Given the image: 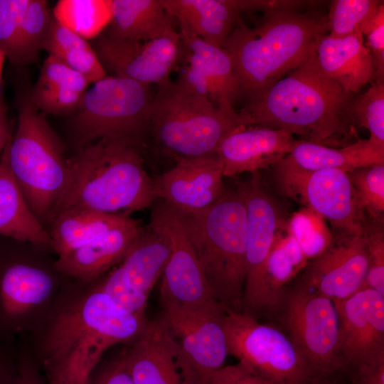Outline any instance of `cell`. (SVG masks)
Listing matches in <instances>:
<instances>
[{
    "label": "cell",
    "mask_w": 384,
    "mask_h": 384,
    "mask_svg": "<svg viewBox=\"0 0 384 384\" xmlns=\"http://www.w3.org/2000/svg\"><path fill=\"white\" fill-rule=\"evenodd\" d=\"M9 139L0 156V235L38 247H52L48 232L32 213L10 169Z\"/></svg>",
    "instance_id": "d4e9b609"
},
{
    "label": "cell",
    "mask_w": 384,
    "mask_h": 384,
    "mask_svg": "<svg viewBox=\"0 0 384 384\" xmlns=\"http://www.w3.org/2000/svg\"><path fill=\"white\" fill-rule=\"evenodd\" d=\"M17 365L0 356V384H16Z\"/></svg>",
    "instance_id": "816d5d0a"
},
{
    "label": "cell",
    "mask_w": 384,
    "mask_h": 384,
    "mask_svg": "<svg viewBox=\"0 0 384 384\" xmlns=\"http://www.w3.org/2000/svg\"><path fill=\"white\" fill-rule=\"evenodd\" d=\"M91 44L73 31L58 21L53 16L44 38L42 49L49 55L60 53L76 49L90 47Z\"/></svg>",
    "instance_id": "f6af8a7d"
},
{
    "label": "cell",
    "mask_w": 384,
    "mask_h": 384,
    "mask_svg": "<svg viewBox=\"0 0 384 384\" xmlns=\"http://www.w3.org/2000/svg\"><path fill=\"white\" fill-rule=\"evenodd\" d=\"M157 87L151 102L150 131L155 142L174 157L216 155L228 134L240 127L251 126L241 112H225L175 81Z\"/></svg>",
    "instance_id": "52a82bcc"
},
{
    "label": "cell",
    "mask_w": 384,
    "mask_h": 384,
    "mask_svg": "<svg viewBox=\"0 0 384 384\" xmlns=\"http://www.w3.org/2000/svg\"><path fill=\"white\" fill-rule=\"evenodd\" d=\"M52 15L44 0H28L18 34L16 65H28L38 58Z\"/></svg>",
    "instance_id": "d6a6232c"
},
{
    "label": "cell",
    "mask_w": 384,
    "mask_h": 384,
    "mask_svg": "<svg viewBox=\"0 0 384 384\" xmlns=\"http://www.w3.org/2000/svg\"><path fill=\"white\" fill-rule=\"evenodd\" d=\"M366 37V46L369 49L375 70V78H384V4L361 28Z\"/></svg>",
    "instance_id": "7bdbcfd3"
},
{
    "label": "cell",
    "mask_w": 384,
    "mask_h": 384,
    "mask_svg": "<svg viewBox=\"0 0 384 384\" xmlns=\"http://www.w3.org/2000/svg\"><path fill=\"white\" fill-rule=\"evenodd\" d=\"M84 94L65 89L36 85L29 90L31 100L43 115L73 114L80 108Z\"/></svg>",
    "instance_id": "f35d334b"
},
{
    "label": "cell",
    "mask_w": 384,
    "mask_h": 384,
    "mask_svg": "<svg viewBox=\"0 0 384 384\" xmlns=\"http://www.w3.org/2000/svg\"><path fill=\"white\" fill-rule=\"evenodd\" d=\"M90 85L82 75L52 55H48L44 60L35 84L38 87L61 88L82 94Z\"/></svg>",
    "instance_id": "60d3db41"
},
{
    "label": "cell",
    "mask_w": 384,
    "mask_h": 384,
    "mask_svg": "<svg viewBox=\"0 0 384 384\" xmlns=\"http://www.w3.org/2000/svg\"><path fill=\"white\" fill-rule=\"evenodd\" d=\"M336 377L332 378H315L309 384H338L336 382Z\"/></svg>",
    "instance_id": "f5cc1de1"
},
{
    "label": "cell",
    "mask_w": 384,
    "mask_h": 384,
    "mask_svg": "<svg viewBox=\"0 0 384 384\" xmlns=\"http://www.w3.org/2000/svg\"><path fill=\"white\" fill-rule=\"evenodd\" d=\"M90 44L107 75L148 85L171 80L183 57L181 38L176 30L147 41L121 40L102 33Z\"/></svg>",
    "instance_id": "9a60e30c"
},
{
    "label": "cell",
    "mask_w": 384,
    "mask_h": 384,
    "mask_svg": "<svg viewBox=\"0 0 384 384\" xmlns=\"http://www.w3.org/2000/svg\"><path fill=\"white\" fill-rule=\"evenodd\" d=\"M106 33L114 38L147 41L175 30V18L164 0H110Z\"/></svg>",
    "instance_id": "4316f807"
},
{
    "label": "cell",
    "mask_w": 384,
    "mask_h": 384,
    "mask_svg": "<svg viewBox=\"0 0 384 384\" xmlns=\"http://www.w3.org/2000/svg\"><path fill=\"white\" fill-rule=\"evenodd\" d=\"M179 34L183 57L175 82L208 98L216 107L235 114L239 82L228 53L184 31Z\"/></svg>",
    "instance_id": "e0dca14e"
},
{
    "label": "cell",
    "mask_w": 384,
    "mask_h": 384,
    "mask_svg": "<svg viewBox=\"0 0 384 384\" xmlns=\"http://www.w3.org/2000/svg\"><path fill=\"white\" fill-rule=\"evenodd\" d=\"M296 141L285 130L240 127L222 140L216 151L223 177L272 167L291 152Z\"/></svg>",
    "instance_id": "44dd1931"
},
{
    "label": "cell",
    "mask_w": 384,
    "mask_h": 384,
    "mask_svg": "<svg viewBox=\"0 0 384 384\" xmlns=\"http://www.w3.org/2000/svg\"><path fill=\"white\" fill-rule=\"evenodd\" d=\"M68 161V182L53 216L74 208L127 214L156 200L141 147L129 142L100 139L78 149Z\"/></svg>",
    "instance_id": "3957f363"
},
{
    "label": "cell",
    "mask_w": 384,
    "mask_h": 384,
    "mask_svg": "<svg viewBox=\"0 0 384 384\" xmlns=\"http://www.w3.org/2000/svg\"><path fill=\"white\" fill-rule=\"evenodd\" d=\"M125 353L133 384H198L188 358L166 327L156 319Z\"/></svg>",
    "instance_id": "ffe728a7"
},
{
    "label": "cell",
    "mask_w": 384,
    "mask_h": 384,
    "mask_svg": "<svg viewBox=\"0 0 384 384\" xmlns=\"http://www.w3.org/2000/svg\"><path fill=\"white\" fill-rule=\"evenodd\" d=\"M285 223L276 235L265 269L262 316L272 319L287 288L309 262Z\"/></svg>",
    "instance_id": "f1b7e54d"
},
{
    "label": "cell",
    "mask_w": 384,
    "mask_h": 384,
    "mask_svg": "<svg viewBox=\"0 0 384 384\" xmlns=\"http://www.w3.org/2000/svg\"><path fill=\"white\" fill-rule=\"evenodd\" d=\"M364 233L367 242L368 265L361 289H371L384 295L383 222L366 219Z\"/></svg>",
    "instance_id": "74e56055"
},
{
    "label": "cell",
    "mask_w": 384,
    "mask_h": 384,
    "mask_svg": "<svg viewBox=\"0 0 384 384\" xmlns=\"http://www.w3.org/2000/svg\"><path fill=\"white\" fill-rule=\"evenodd\" d=\"M143 230L138 222L129 218L85 245L58 255L54 266L78 279L92 280L122 261Z\"/></svg>",
    "instance_id": "603a6c76"
},
{
    "label": "cell",
    "mask_w": 384,
    "mask_h": 384,
    "mask_svg": "<svg viewBox=\"0 0 384 384\" xmlns=\"http://www.w3.org/2000/svg\"><path fill=\"white\" fill-rule=\"evenodd\" d=\"M100 290L128 312L144 316L149 297L134 289L119 267L110 274Z\"/></svg>",
    "instance_id": "b9f144b4"
},
{
    "label": "cell",
    "mask_w": 384,
    "mask_h": 384,
    "mask_svg": "<svg viewBox=\"0 0 384 384\" xmlns=\"http://www.w3.org/2000/svg\"><path fill=\"white\" fill-rule=\"evenodd\" d=\"M170 254L167 241L149 227L129 248L119 267L134 289L149 297Z\"/></svg>",
    "instance_id": "4dcf8cb0"
},
{
    "label": "cell",
    "mask_w": 384,
    "mask_h": 384,
    "mask_svg": "<svg viewBox=\"0 0 384 384\" xmlns=\"http://www.w3.org/2000/svg\"><path fill=\"white\" fill-rule=\"evenodd\" d=\"M351 114L357 128L368 130L370 142L384 147V78H375L371 87L353 100Z\"/></svg>",
    "instance_id": "d590c367"
},
{
    "label": "cell",
    "mask_w": 384,
    "mask_h": 384,
    "mask_svg": "<svg viewBox=\"0 0 384 384\" xmlns=\"http://www.w3.org/2000/svg\"><path fill=\"white\" fill-rule=\"evenodd\" d=\"M159 321L181 346L200 384H208L228 355L225 306L187 308L161 302Z\"/></svg>",
    "instance_id": "5bb4252c"
},
{
    "label": "cell",
    "mask_w": 384,
    "mask_h": 384,
    "mask_svg": "<svg viewBox=\"0 0 384 384\" xmlns=\"http://www.w3.org/2000/svg\"><path fill=\"white\" fill-rule=\"evenodd\" d=\"M350 378L352 384H384V358L360 368Z\"/></svg>",
    "instance_id": "c3c4849f"
},
{
    "label": "cell",
    "mask_w": 384,
    "mask_h": 384,
    "mask_svg": "<svg viewBox=\"0 0 384 384\" xmlns=\"http://www.w3.org/2000/svg\"><path fill=\"white\" fill-rule=\"evenodd\" d=\"M246 207V276L242 312L257 319L262 316L264 276L266 262L277 233L286 218L267 192L259 172L239 184Z\"/></svg>",
    "instance_id": "4fadbf2b"
},
{
    "label": "cell",
    "mask_w": 384,
    "mask_h": 384,
    "mask_svg": "<svg viewBox=\"0 0 384 384\" xmlns=\"http://www.w3.org/2000/svg\"><path fill=\"white\" fill-rule=\"evenodd\" d=\"M129 218L124 213H107L81 208L66 209L53 216L47 231L52 240V248L60 255L85 245L124 223Z\"/></svg>",
    "instance_id": "f546056e"
},
{
    "label": "cell",
    "mask_w": 384,
    "mask_h": 384,
    "mask_svg": "<svg viewBox=\"0 0 384 384\" xmlns=\"http://www.w3.org/2000/svg\"><path fill=\"white\" fill-rule=\"evenodd\" d=\"M53 288L50 276L26 264L12 262L0 267V321L6 326L42 303Z\"/></svg>",
    "instance_id": "484cf974"
},
{
    "label": "cell",
    "mask_w": 384,
    "mask_h": 384,
    "mask_svg": "<svg viewBox=\"0 0 384 384\" xmlns=\"http://www.w3.org/2000/svg\"><path fill=\"white\" fill-rule=\"evenodd\" d=\"M149 227L162 236L171 249L161 275V302L198 309L223 305L212 294L178 212L159 200L151 210Z\"/></svg>",
    "instance_id": "7c38bea8"
},
{
    "label": "cell",
    "mask_w": 384,
    "mask_h": 384,
    "mask_svg": "<svg viewBox=\"0 0 384 384\" xmlns=\"http://www.w3.org/2000/svg\"><path fill=\"white\" fill-rule=\"evenodd\" d=\"M147 322L100 289L73 302L58 314L45 339L41 365L47 384H90L105 352L135 340Z\"/></svg>",
    "instance_id": "7a4b0ae2"
},
{
    "label": "cell",
    "mask_w": 384,
    "mask_h": 384,
    "mask_svg": "<svg viewBox=\"0 0 384 384\" xmlns=\"http://www.w3.org/2000/svg\"><path fill=\"white\" fill-rule=\"evenodd\" d=\"M267 14L255 28L240 21L223 47L238 77L239 94L248 102L299 66L328 31L326 20L289 8H275Z\"/></svg>",
    "instance_id": "277c9868"
},
{
    "label": "cell",
    "mask_w": 384,
    "mask_h": 384,
    "mask_svg": "<svg viewBox=\"0 0 384 384\" xmlns=\"http://www.w3.org/2000/svg\"><path fill=\"white\" fill-rule=\"evenodd\" d=\"M28 0H0V51L15 65L21 21Z\"/></svg>",
    "instance_id": "ab89813d"
},
{
    "label": "cell",
    "mask_w": 384,
    "mask_h": 384,
    "mask_svg": "<svg viewBox=\"0 0 384 384\" xmlns=\"http://www.w3.org/2000/svg\"><path fill=\"white\" fill-rule=\"evenodd\" d=\"M52 14L60 23L88 41L96 38L109 24L110 0H60Z\"/></svg>",
    "instance_id": "1f68e13d"
},
{
    "label": "cell",
    "mask_w": 384,
    "mask_h": 384,
    "mask_svg": "<svg viewBox=\"0 0 384 384\" xmlns=\"http://www.w3.org/2000/svg\"><path fill=\"white\" fill-rule=\"evenodd\" d=\"M17 127L9 142V163L32 213L46 229L69 178L63 145L29 90L16 93Z\"/></svg>",
    "instance_id": "8992f818"
},
{
    "label": "cell",
    "mask_w": 384,
    "mask_h": 384,
    "mask_svg": "<svg viewBox=\"0 0 384 384\" xmlns=\"http://www.w3.org/2000/svg\"><path fill=\"white\" fill-rule=\"evenodd\" d=\"M285 226L308 261L322 254L332 240V233L324 219L306 208L286 220Z\"/></svg>",
    "instance_id": "e575fe53"
},
{
    "label": "cell",
    "mask_w": 384,
    "mask_h": 384,
    "mask_svg": "<svg viewBox=\"0 0 384 384\" xmlns=\"http://www.w3.org/2000/svg\"><path fill=\"white\" fill-rule=\"evenodd\" d=\"M149 87L107 75L88 88L80 108L71 114L78 149L103 138L122 139L141 147L151 129L153 95Z\"/></svg>",
    "instance_id": "ba28073f"
},
{
    "label": "cell",
    "mask_w": 384,
    "mask_h": 384,
    "mask_svg": "<svg viewBox=\"0 0 384 384\" xmlns=\"http://www.w3.org/2000/svg\"><path fill=\"white\" fill-rule=\"evenodd\" d=\"M175 166L153 180L155 199L181 213H195L214 204L225 191L223 166L216 155L175 156Z\"/></svg>",
    "instance_id": "d6986e66"
},
{
    "label": "cell",
    "mask_w": 384,
    "mask_h": 384,
    "mask_svg": "<svg viewBox=\"0 0 384 384\" xmlns=\"http://www.w3.org/2000/svg\"><path fill=\"white\" fill-rule=\"evenodd\" d=\"M334 303L338 316L342 374L350 376L360 368L384 358V295L361 289Z\"/></svg>",
    "instance_id": "2e32d148"
},
{
    "label": "cell",
    "mask_w": 384,
    "mask_h": 384,
    "mask_svg": "<svg viewBox=\"0 0 384 384\" xmlns=\"http://www.w3.org/2000/svg\"><path fill=\"white\" fill-rule=\"evenodd\" d=\"M228 355L273 384H309L317 378L285 333L244 312L225 308Z\"/></svg>",
    "instance_id": "30bf717a"
},
{
    "label": "cell",
    "mask_w": 384,
    "mask_h": 384,
    "mask_svg": "<svg viewBox=\"0 0 384 384\" xmlns=\"http://www.w3.org/2000/svg\"><path fill=\"white\" fill-rule=\"evenodd\" d=\"M180 31L223 48L241 21L242 11L260 6L258 1L164 0Z\"/></svg>",
    "instance_id": "7402d4cb"
},
{
    "label": "cell",
    "mask_w": 384,
    "mask_h": 384,
    "mask_svg": "<svg viewBox=\"0 0 384 384\" xmlns=\"http://www.w3.org/2000/svg\"><path fill=\"white\" fill-rule=\"evenodd\" d=\"M282 161L307 171L336 169L349 173L358 168L384 164V147L368 139H358L343 147H329L300 139L296 141Z\"/></svg>",
    "instance_id": "83f0119b"
},
{
    "label": "cell",
    "mask_w": 384,
    "mask_h": 384,
    "mask_svg": "<svg viewBox=\"0 0 384 384\" xmlns=\"http://www.w3.org/2000/svg\"><path fill=\"white\" fill-rule=\"evenodd\" d=\"M208 384H273L260 375L252 373L244 366H223L211 377Z\"/></svg>",
    "instance_id": "bcb514c9"
},
{
    "label": "cell",
    "mask_w": 384,
    "mask_h": 384,
    "mask_svg": "<svg viewBox=\"0 0 384 384\" xmlns=\"http://www.w3.org/2000/svg\"><path fill=\"white\" fill-rule=\"evenodd\" d=\"M11 136L7 107L0 96V156Z\"/></svg>",
    "instance_id": "f907efd6"
},
{
    "label": "cell",
    "mask_w": 384,
    "mask_h": 384,
    "mask_svg": "<svg viewBox=\"0 0 384 384\" xmlns=\"http://www.w3.org/2000/svg\"><path fill=\"white\" fill-rule=\"evenodd\" d=\"M383 3L377 0L333 1L326 20L329 34L345 36L361 31V26L375 14Z\"/></svg>",
    "instance_id": "8d00e7d4"
},
{
    "label": "cell",
    "mask_w": 384,
    "mask_h": 384,
    "mask_svg": "<svg viewBox=\"0 0 384 384\" xmlns=\"http://www.w3.org/2000/svg\"><path fill=\"white\" fill-rule=\"evenodd\" d=\"M353 100V94L321 71L314 48L241 112L251 126L285 130L303 141L343 147L358 139L351 114Z\"/></svg>",
    "instance_id": "6da1fadb"
},
{
    "label": "cell",
    "mask_w": 384,
    "mask_h": 384,
    "mask_svg": "<svg viewBox=\"0 0 384 384\" xmlns=\"http://www.w3.org/2000/svg\"><path fill=\"white\" fill-rule=\"evenodd\" d=\"M16 384H44L37 369L27 359H21L18 364Z\"/></svg>",
    "instance_id": "681fc988"
},
{
    "label": "cell",
    "mask_w": 384,
    "mask_h": 384,
    "mask_svg": "<svg viewBox=\"0 0 384 384\" xmlns=\"http://www.w3.org/2000/svg\"><path fill=\"white\" fill-rule=\"evenodd\" d=\"M368 265L364 231L355 235L332 233L327 249L309 260L298 277L317 293L342 301L361 289Z\"/></svg>",
    "instance_id": "ac0fdd59"
},
{
    "label": "cell",
    "mask_w": 384,
    "mask_h": 384,
    "mask_svg": "<svg viewBox=\"0 0 384 384\" xmlns=\"http://www.w3.org/2000/svg\"><path fill=\"white\" fill-rule=\"evenodd\" d=\"M54 56L82 75L90 84H95L107 75L92 46L73 49Z\"/></svg>",
    "instance_id": "ee69618b"
},
{
    "label": "cell",
    "mask_w": 384,
    "mask_h": 384,
    "mask_svg": "<svg viewBox=\"0 0 384 384\" xmlns=\"http://www.w3.org/2000/svg\"><path fill=\"white\" fill-rule=\"evenodd\" d=\"M178 213L213 297L225 307L242 311L247 213L240 193L225 190L209 208Z\"/></svg>",
    "instance_id": "5b68a950"
},
{
    "label": "cell",
    "mask_w": 384,
    "mask_h": 384,
    "mask_svg": "<svg viewBox=\"0 0 384 384\" xmlns=\"http://www.w3.org/2000/svg\"><path fill=\"white\" fill-rule=\"evenodd\" d=\"M347 174L366 219L383 222L384 164L358 168Z\"/></svg>",
    "instance_id": "836d02e7"
},
{
    "label": "cell",
    "mask_w": 384,
    "mask_h": 384,
    "mask_svg": "<svg viewBox=\"0 0 384 384\" xmlns=\"http://www.w3.org/2000/svg\"><path fill=\"white\" fill-rule=\"evenodd\" d=\"M318 378L342 374L335 303L297 278L287 288L272 317Z\"/></svg>",
    "instance_id": "9c48e42d"
},
{
    "label": "cell",
    "mask_w": 384,
    "mask_h": 384,
    "mask_svg": "<svg viewBox=\"0 0 384 384\" xmlns=\"http://www.w3.org/2000/svg\"><path fill=\"white\" fill-rule=\"evenodd\" d=\"M272 167L282 191L327 220L331 233H363L366 218L347 173L336 169L307 171L282 160Z\"/></svg>",
    "instance_id": "8fae6325"
},
{
    "label": "cell",
    "mask_w": 384,
    "mask_h": 384,
    "mask_svg": "<svg viewBox=\"0 0 384 384\" xmlns=\"http://www.w3.org/2000/svg\"><path fill=\"white\" fill-rule=\"evenodd\" d=\"M5 59H6L5 55L1 51H0V82L1 80L3 65H4V62Z\"/></svg>",
    "instance_id": "db71d44e"
},
{
    "label": "cell",
    "mask_w": 384,
    "mask_h": 384,
    "mask_svg": "<svg viewBox=\"0 0 384 384\" xmlns=\"http://www.w3.org/2000/svg\"><path fill=\"white\" fill-rule=\"evenodd\" d=\"M314 53L321 71L349 93L374 79L372 57L361 31L345 36L324 34L315 43Z\"/></svg>",
    "instance_id": "cb8c5ba5"
},
{
    "label": "cell",
    "mask_w": 384,
    "mask_h": 384,
    "mask_svg": "<svg viewBox=\"0 0 384 384\" xmlns=\"http://www.w3.org/2000/svg\"><path fill=\"white\" fill-rule=\"evenodd\" d=\"M90 384H133L130 376L125 353L115 360L95 378Z\"/></svg>",
    "instance_id": "7dc6e473"
}]
</instances>
